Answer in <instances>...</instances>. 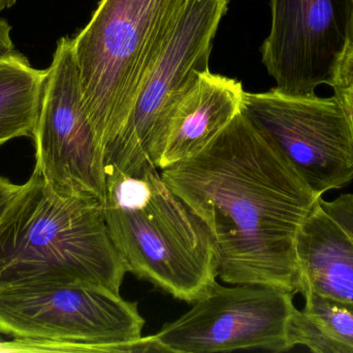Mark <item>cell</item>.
Listing matches in <instances>:
<instances>
[{"instance_id": "cell-13", "label": "cell", "mask_w": 353, "mask_h": 353, "mask_svg": "<svg viewBox=\"0 0 353 353\" xmlns=\"http://www.w3.org/2000/svg\"><path fill=\"white\" fill-rule=\"evenodd\" d=\"M47 70L33 68L19 52L0 58V146L32 138L43 103Z\"/></svg>"}, {"instance_id": "cell-11", "label": "cell", "mask_w": 353, "mask_h": 353, "mask_svg": "<svg viewBox=\"0 0 353 353\" xmlns=\"http://www.w3.org/2000/svg\"><path fill=\"white\" fill-rule=\"evenodd\" d=\"M244 93L236 79L210 70L199 73L170 114L157 168L184 161L207 147L242 110Z\"/></svg>"}, {"instance_id": "cell-5", "label": "cell", "mask_w": 353, "mask_h": 353, "mask_svg": "<svg viewBox=\"0 0 353 353\" xmlns=\"http://www.w3.org/2000/svg\"><path fill=\"white\" fill-rule=\"evenodd\" d=\"M137 304L97 284L0 289L1 352H153Z\"/></svg>"}, {"instance_id": "cell-10", "label": "cell", "mask_w": 353, "mask_h": 353, "mask_svg": "<svg viewBox=\"0 0 353 353\" xmlns=\"http://www.w3.org/2000/svg\"><path fill=\"white\" fill-rule=\"evenodd\" d=\"M271 12L261 59L275 88L311 95L333 86L353 44V0H271Z\"/></svg>"}, {"instance_id": "cell-21", "label": "cell", "mask_w": 353, "mask_h": 353, "mask_svg": "<svg viewBox=\"0 0 353 353\" xmlns=\"http://www.w3.org/2000/svg\"><path fill=\"white\" fill-rule=\"evenodd\" d=\"M4 342L2 341L1 339H0V352H2V345H3Z\"/></svg>"}, {"instance_id": "cell-9", "label": "cell", "mask_w": 353, "mask_h": 353, "mask_svg": "<svg viewBox=\"0 0 353 353\" xmlns=\"http://www.w3.org/2000/svg\"><path fill=\"white\" fill-rule=\"evenodd\" d=\"M35 168L58 192L101 200L107 184L105 153L83 105L72 39L57 41L47 68L37 128Z\"/></svg>"}, {"instance_id": "cell-15", "label": "cell", "mask_w": 353, "mask_h": 353, "mask_svg": "<svg viewBox=\"0 0 353 353\" xmlns=\"http://www.w3.org/2000/svg\"><path fill=\"white\" fill-rule=\"evenodd\" d=\"M321 207L341 226L353 242V195L343 194L333 201L319 198Z\"/></svg>"}, {"instance_id": "cell-14", "label": "cell", "mask_w": 353, "mask_h": 353, "mask_svg": "<svg viewBox=\"0 0 353 353\" xmlns=\"http://www.w3.org/2000/svg\"><path fill=\"white\" fill-rule=\"evenodd\" d=\"M304 298V308L290 317V350L302 345L315 353H353V303L313 294Z\"/></svg>"}, {"instance_id": "cell-16", "label": "cell", "mask_w": 353, "mask_h": 353, "mask_svg": "<svg viewBox=\"0 0 353 353\" xmlns=\"http://www.w3.org/2000/svg\"><path fill=\"white\" fill-rule=\"evenodd\" d=\"M333 89L352 91L353 93V44L348 48L338 68Z\"/></svg>"}, {"instance_id": "cell-2", "label": "cell", "mask_w": 353, "mask_h": 353, "mask_svg": "<svg viewBox=\"0 0 353 353\" xmlns=\"http://www.w3.org/2000/svg\"><path fill=\"white\" fill-rule=\"evenodd\" d=\"M126 273L103 202L58 192L37 171L0 218V289L91 283L120 292Z\"/></svg>"}, {"instance_id": "cell-17", "label": "cell", "mask_w": 353, "mask_h": 353, "mask_svg": "<svg viewBox=\"0 0 353 353\" xmlns=\"http://www.w3.org/2000/svg\"><path fill=\"white\" fill-rule=\"evenodd\" d=\"M22 188L23 184H14L8 178L0 175V218Z\"/></svg>"}, {"instance_id": "cell-7", "label": "cell", "mask_w": 353, "mask_h": 353, "mask_svg": "<svg viewBox=\"0 0 353 353\" xmlns=\"http://www.w3.org/2000/svg\"><path fill=\"white\" fill-rule=\"evenodd\" d=\"M242 112L281 151L317 197L353 180V132L335 95L246 93Z\"/></svg>"}, {"instance_id": "cell-8", "label": "cell", "mask_w": 353, "mask_h": 353, "mask_svg": "<svg viewBox=\"0 0 353 353\" xmlns=\"http://www.w3.org/2000/svg\"><path fill=\"white\" fill-rule=\"evenodd\" d=\"M294 296L272 286L216 281L188 312L149 337L155 352H288Z\"/></svg>"}, {"instance_id": "cell-18", "label": "cell", "mask_w": 353, "mask_h": 353, "mask_svg": "<svg viewBox=\"0 0 353 353\" xmlns=\"http://www.w3.org/2000/svg\"><path fill=\"white\" fill-rule=\"evenodd\" d=\"M10 32L12 26L3 19H0V58L12 55L16 52Z\"/></svg>"}, {"instance_id": "cell-20", "label": "cell", "mask_w": 353, "mask_h": 353, "mask_svg": "<svg viewBox=\"0 0 353 353\" xmlns=\"http://www.w3.org/2000/svg\"><path fill=\"white\" fill-rule=\"evenodd\" d=\"M17 1L18 0H0V12L12 8L17 3Z\"/></svg>"}, {"instance_id": "cell-19", "label": "cell", "mask_w": 353, "mask_h": 353, "mask_svg": "<svg viewBox=\"0 0 353 353\" xmlns=\"http://www.w3.org/2000/svg\"><path fill=\"white\" fill-rule=\"evenodd\" d=\"M334 95L339 99L340 103L345 110L346 115L350 120L353 132V93L352 91L341 90V89H334Z\"/></svg>"}, {"instance_id": "cell-1", "label": "cell", "mask_w": 353, "mask_h": 353, "mask_svg": "<svg viewBox=\"0 0 353 353\" xmlns=\"http://www.w3.org/2000/svg\"><path fill=\"white\" fill-rule=\"evenodd\" d=\"M161 175L207 226L222 282L299 294L296 238L321 197L242 110Z\"/></svg>"}, {"instance_id": "cell-3", "label": "cell", "mask_w": 353, "mask_h": 353, "mask_svg": "<svg viewBox=\"0 0 353 353\" xmlns=\"http://www.w3.org/2000/svg\"><path fill=\"white\" fill-rule=\"evenodd\" d=\"M159 170L152 164L132 172L107 166L105 223L128 273L193 303L217 281L215 247Z\"/></svg>"}, {"instance_id": "cell-6", "label": "cell", "mask_w": 353, "mask_h": 353, "mask_svg": "<svg viewBox=\"0 0 353 353\" xmlns=\"http://www.w3.org/2000/svg\"><path fill=\"white\" fill-rule=\"evenodd\" d=\"M228 0H185L143 76L130 124L105 153L107 166L157 168L170 114L199 73L209 70L213 41Z\"/></svg>"}, {"instance_id": "cell-12", "label": "cell", "mask_w": 353, "mask_h": 353, "mask_svg": "<svg viewBox=\"0 0 353 353\" xmlns=\"http://www.w3.org/2000/svg\"><path fill=\"white\" fill-rule=\"evenodd\" d=\"M299 294L353 303V242L316 201L296 238Z\"/></svg>"}, {"instance_id": "cell-4", "label": "cell", "mask_w": 353, "mask_h": 353, "mask_svg": "<svg viewBox=\"0 0 353 353\" xmlns=\"http://www.w3.org/2000/svg\"><path fill=\"white\" fill-rule=\"evenodd\" d=\"M185 0H101L72 39L83 105L105 153L130 124L143 76Z\"/></svg>"}]
</instances>
